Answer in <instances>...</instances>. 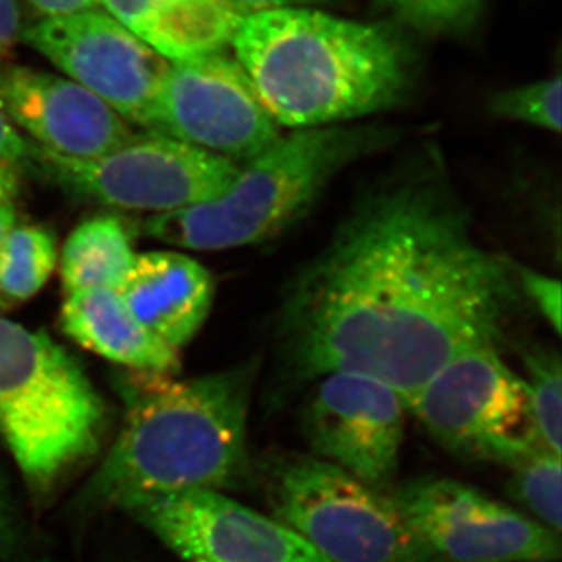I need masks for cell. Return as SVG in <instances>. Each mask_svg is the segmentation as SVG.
Segmentation results:
<instances>
[{
    "label": "cell",
    "instance_id": "cell-1",
    "mask_svg": "<svg viewBox=\"0 0 562 562\" xmlns=\"http://www.w3.org/2000/svg\"><path fill=\"white\" fill-rule=\"evenodd\" d=\"M522 301L509 260L476 241L430 147L369 188L288 284L276 317L279 375L291 386L368 376L409 409L454 357L501 347Z\"/></svg>",
    "mask_w": 562,
    "mask_h": 562
},
{
    "label": "cell",
    "instance_id": "cell-2",
    "mask_svg": "<svg viewBox=\"0 0 562 562\" xmlns=\"http://www.w3.org/2000/svg\"><path fill=\"white\" fill-rule=\"evenodd\" d=\"M260 361L177 380L127 371L114 379L124 420L85 503L117 506L138 497L236 486L247 475V416Z\"/></svg>",
    "mask_w": 562,
    "mask_h": 562
},
{
    "label": "cell",
    "instance_id": "cell-3",
    "mask_svg": "<svg viewBox=\"0 0 562 562\" xmlns=\"http://www.w3.org/2000/svg\"><path fill=\"white\" fill-rule=\"evenodd\" d=\"M232 46L279 127L349 124L412 87V58L390 29L313 9L246 14Z\"/></svg>",
    "mask_w": 562,
    "mask_h": 562
},
{
    "label": "cell",
    "instance_id": "cell-4",
    "mask_svg": "<svg viewBox=\"0 0 562 562\" xmlns=\"http://www.w3.org/2000/svg\"><path fill=\"white\" fill-rule=\"evenodd\" d=\"M398 132L380 124L301 128L239 169L214 201L140 222L149 238L192 250H227L272 241L313 209L325 188L362 158L387 149Z\"/></svg>",
    "mask_w": 562,
    "mask_h": 562
},
{
    "label": "cell",
    "instance_id": "cell-5",
    "mask_svg": "<svg viewBox=\"0 0 562 562\" xmlns=\"http://www.w3.org/2000/svg\"><path fill=\"white\" fill-rule=\"evenodd\" d=\"M105 405L80 362L44 331L0 317V438L36 497L98 453Z\"/></svg>",
    "mask_w": 562,
    "mask_h": 562
},
{
    "label": "cell",
    "instance_id": "cell-6",
    "mask_svg": "<svg viewBox=\"0 0 562 562\" xmlns=\"http://www.w3.org/2000/svg\"><path fill=\"white\" fill-rule=\"evenodd\" d=\"M273 519L328 562H438L380 492L313 454H280L266 471Z\"/></svg>",
    "mask_w": 562,
    "mask_h": 562
},
{
    "label": "cell",
    "instance_id": "cell-7",
    "mask_svg": "<svg viewBox=\"0 0 562 562\" xmlns=\"http://www.w3.org/2000/svg\"><path fill=\"white\" fill-rule=\"evenodd\" d=\"M409 413L439 446L460 457L514 465L539 452L527 384L501 347L458 355L425 384Z\"/></svg>",
    "mask_w": 562,
    "mask_h": 562
},
{
    "label": "cell",
    "instance_id": "cell-8",
    "mask_svg": "<svg viewBox=\"0 0 562 562\" xmlns=\"http://www.w3.org/2000/svg\"><path fill=\"white\" fill-rule=\"evenodd\" d=\"M31 160L81 198L155 214L214 201L231 190L241 166L166 136L136 135L91 160L60 157L31 144Z\"/></svg>",
    "mask_w": 562,
    "mask_h": 562
},
{
    "label": "cell",
    "instance_id": "cell-9",
    "mask_svg": "<svg viewBox=\"0 0 562 562\" xmlns=\"http://www.w3.org/2000/svg\"><path fill=\"white\" fill-rule=\"evenodd\" d=\"M147 132L243 166L281 138L246 70L224 52L171 63Z\"/></svg>",
    "mask_w": 562,
    "mask_h": 562
},
{
    "label": "cell",
    "instance_id": "cell-10",
    "mask_svg": "<svg viewBox=\"0 0 562 562\" xmlns=\"http://www.w3.org/2000/svg\"><path fill=\"white\" fill-rule=\"evenodd\" d=\"M390 494L438 562L560 561L558 532L468 484L420 476Z\"/></svg>",
    "mask_w": 562,
    "mask_h": 562
},
{
    "label": "cell",
    "instance_id": "cell-11",
    "mask_svg": "<svg viewBox=\"0 0 562 562\" xmlns=\"http://www.w3.org/2000/svg\"><path fill=\"white\" fill-rule=\"evenodd\" d=\"M22 38L122 120L147 131L171 63L122 22L88 10L41 20Z\"/></svg>",
    "mask_w": 562,
    "mask_h": 562
},
{
    "label": "cell",
    "instance_id": "cell-12",
    "mask_svg": "<svg viewBox=\"0 0 562 562\" xmlns=\"http://www.w3.org/2000/svg\"><path fill=\"white\" fill-rule=\"evenodd\" d=\"M121 509L188 562H328L286 525L222 492L149 495Z\"/></svg>",
    "mask_w": 562,
    "mask_h": 562
},
{
    "label": "cell",
    "instance_id": "cell-13",
    "mask_svg": "<svg viewBox=\"0 0 562 562\" xmlns=\"http://www.w3.org/2000/svg\"><path fill=\"white\" fill-rule=\"evenodd\" d=\"M302 413V431L314 458L361 483L391 492L408 406L386 384L351 373L317 380Z\"/></svg>",
    "mask_w": 562,
    "mask_h": 562
},
{
    "label": "cell",
    "instance_id": "cell-14",
    "mask_svg": "<svg viewBox=\"0 0 562 562\" xmlns=\"http://www.w3.org/2000/svg\"><path fill=\"white\" fill-rule=\"evenodd\" d=\"M0 103L41 149L74 160L102 157L136 136L101 98L43 70L0 69Z\"/></svg>",
    "mask_w": 562,
    "mask_h": 562
},
{
    "label": "cell",
    "instance_id": "cell-15",
    "mask_svg": "<svg viewBox=\"0 0 562 562\" xmlns=\"http://www.w3.org/2000/svg\"><path fill=\"white\" fill-rule=\"evenodd\" d=\"M117 292L151 335L180 350L209 317L214 281L201 262L188 255L147 251L136 255L135 266Z\"/></svg>",
    "mask_w": 562,
    "mask_h": 562
},
{
    "label": "cell",
    "instance_id": "cell-16",
    "mask_svg": "<svg viewBox=\"0 0 562 562\" xmlns=\"http://www.w3.org/2000/svg\"><path fill=\"white\" fill-rule=\"evenodd\" d=\"M61 330L83 349L127 371L168 373L181 366L180 350L151 335L114 290L76 292L63 305Z\"/></svg>",
    "mask_w": 562,
    "mask_h": 562
},
{
    "label": "cell",
    "instance_id": "cell-17",
    "mask_svg": "<svg viewBox=\"0 0 562 562\" xmlns=\"http://www.w3.org/2000/svg\"><path fill=\"white\" fill-rule=\"evenodd\" d=\"M135 261L124 222L114 216L91 217L74 228L63 247V288L66 295L91 290L117 291Z\"/></svg>",
    "mask_w": 562,
    "mask_h": 562
},
{
    "label": "cell",
    "instance_id": "cell-18",
    "mask_svg": "<svg viewBox=\"0 0 562 562\" xmlns=\"http://www.w3.org/2000/svg\"><path fill=\"white\" fill-rule=\"evenodd\" d=\"M57 239L41 225H14L0 250V303L3 310L43 290L57 266Z\"/></svg>",
    "mask_w": 562,
    "mask_h": 562
},
{
    "label": "cell",
    "instance_id": "cell-19",
    "mask_svg": "<svg viewBox=\"0 0 562 562\" xmlns=\"http://www.w3.org/2000/svg\"><path fill=\"white\" fill-rule=\"evenodd\" d=\"M528 403L539 446L561 457L562 362L560 351L532 344L522 351Z\"/></svg>",
    "mask_w": 562,
    "mask_h": 562
},
{
    "label": "cell",
    "instance_id": "cell-20",
    "mask_svg": "<svg viewBox=\"0 0 562 562\" xmlns=\"http://www.w3.org/2000/svg\"><path fill=\"white\" fill-rule=\"evenodd\" d=\"M508 490L536 522L561 535V457L546 450L514 465Z\"/></svg>",
    "mask_w": 562,
    "mask_h": 562
},
{
    "label": "cell",
    "instance_id": "cell-21",
    "mask_svg": "<svg viewBox=\"0 0 562 562\" xmlns=\"http://www.w3.org/2000/svg\"><path fill=\"white\" fill-rule=\"evenodd\" d=\"M561 77L509 88L492 98L491 111L502 120L561 133Z\"/></svg>",
    "mask_w": 562,
    "mask_h": 562
},
{
    "label": "cell",
    "instance_id": "cell-22",
    "mask_svg": "<svg viewBox=\"0 0 562 562\" xmlns=\"http://www.w3.org/2000/svg\"><path fill=\"white\" fill-rule=\"evenodd\" d=\"M409 27L430 35H462L482 16L483 0H384Z\"/></svg>",
    "mask_w": 562,
    "mask_h": 562
},
{
    "label": "cell",
    "instance_id": "cell-23",
    "mask_svg": "<svg viewBox=\"0 0 562 562\" xmlns=\"http://www.w3.org/2000/svg\"><path fill=\"white\" fill-rule=\"evenodd\" d=\"M517 286L524 301H530L547 324L561 335V283L560 280L532 271L509 260Z\"/></svg>",
    "mask_w": 562,
    "mask_h": 562
},
{
    "label": "cell",
    "instance_id": "cell-24",
    "mask_svg": "<svg viewBox=\"0 0 562 562\" xmlns=\"http://www.w3.org/2000/svg\"><path fill=\"white\" fill-rule=\"evenodd\" d=\"M25 160H31V144L22 139L0 103V161L18 166Z\"/></svg>",
    "mask_w": 562,
    "mask_h": 562
},
{
    "label": "cell",
    "instance_id": "cell-25",
    "mask_svg": "<svg viewBox=\"0 0 562 562\" xmlns=\"http://www.w3.org/2000/svg\"><path fill=\"white\" fill-rule=\"evenodd\" d=\"M21 10L18 0H0V61L22 38Z\"/></svg>",
    "mask_w": 562,
    "mask_h": 562
},
{
    "label": "cell",
    "instance_id": "cell-26",
    "mask_svg": "<svg viewBox=\"0 0 562 562\" xmlns=\"http://www.w3.org/2000/svg\"><path fill=\"white\" fill-rule=\"evenodd\" d=\"M20 542L16 516L7 494L5 487L0 484V558L11 557Z\"/></svg>",
    "mask_w": 562,
    "mask_h": 562
},
{
    "label": "cell",
    "instance_id": "cell-27",
    "mask_svg": "<svg viewBox=\"0 0 562 562\" xmlns=\"http://www.w3.org/2000/svg\"><path fill=\"white\" fill-rule=\"evenodd\" d=\"M36 13L47 18L68 16L81 11L94 10L101 0H25Z\"/></svg>",
    "mask_w": 562,
    "mask_h": 562
},
{
    "label": "cell",
    "instance_id": "cell-28",
    "mask_svg": "<svg viewBox=\"0 0 562 562\" xmlns=\"http://www.w3.org/2000/svg\"><path fill=\"white\" fill-rule=\"evenodd\" d=\"M243 16L260 11L284 9H312L313 5L327 2V0H228Z\"/></svg>",
    "mask_w": 562,
    "mask_h": 562
},
{
    "label": "cell",
    "instance_id": "cell-29",
    "mask_svg": "<svg viewBox=\"0 0 562 562\" xmlns=\"http://www.w3.org/2000/svg\"><path fill=\"white\" fill-rule=\"evenodd\" d=\"M20 192V171L16 165L0 161V205L11 203Z\"/></svg>",
    "mask_w": 562,
    "mask_h": 562
},
{
    "label": "cell",
    "instance_id": "cell-30",
    "mask_svg": "<svg viewBox=\"0 0 562 562\" xmlns=\"http://www.w3.org/2000/svg\"><path fill=\"white\" fill-rule=\"evenodd\" d=\"M16 225V209L14 203H5L0 205V250H2L3 243H5L7 236L11 228ZM0 312H3L2 303H0Z\"/></svg>",
    "mask_w": 562,
    "mask_h": 562
},
{
    "label": "cell",
    "instance_id": "cell-31",
    "mask_svg": "<svg viewBox=\"0 0 562 562\" xmlns=\"http://www.w3.org/2000/svg\"><path fill=\"white\" fill-rule=\"evenodd\" d=\"M165 2H169V0H160V3H158V5H161V3H165ZM157 7H155V9H157Z\"/></svg>",
    "mask_w": 562,
    "mask_h": 562
}]
</instances>
